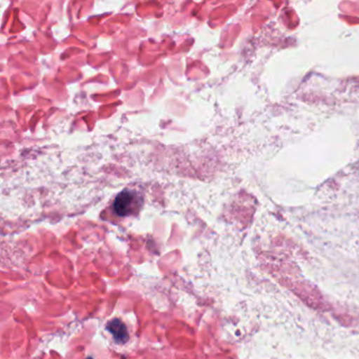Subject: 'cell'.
<instances>
[{"instance_id": "1", "label": "cell", "mask_w": 359, "mask_h": 359, "mask_svg": "<svg viewBox=\"0 0 359 359\" xmlns=\"http://www.w3.org/2000/svg\"><path fill=\"white\" fill-rule=\"evenodd\" d=\"M137 196L131 191H125L116 197L114 201V210L119 216H127L135 210Z\"/></svg>"}, {"instance_id": "2", "label": "cell", "mask_w": 359, "mask_h": 359, "mask_svg": "<svg viewBox=\"0 0 359 359\" xmlns=\"http://www.w3.org/2000/svg\"><path fill=\"white\" fill-rule=\"evenodd\" d=\"M108 329L117 341L125 342L128 340V332L126 325L118 319H114L109 323Z\"/></svg>"}]
</instances>
